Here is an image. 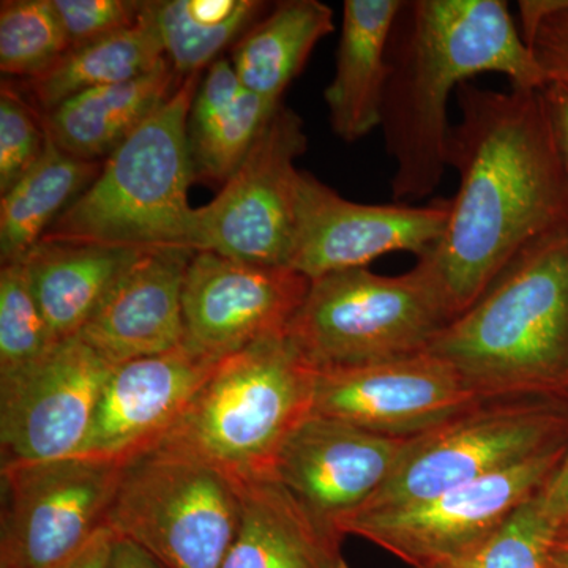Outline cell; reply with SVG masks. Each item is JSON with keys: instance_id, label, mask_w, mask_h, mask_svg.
<instances>
[{"instance_id": "cell-1", "label": "cell", "mask_w": 568, "mask_h": 568, "mask_svg": "<svg viewBox=\"0 0 568 568\" xmlns=\"http://www.w3.org/2000/svg\"><path fill=\"white\" fill-rule=\"evenodd\" d=\"M447 166L458 175L443 237L418 263L433 275L452 321L476 304L530 242L568 222L566 183L540 91H457Z\"/></svg>"}, {"instance_id": "cell-2", "label": "cell", "mask_w": 568, "mask_h": 568, "mask_svg": "<svg viewBox=\"0 0 568 568\" xmlns=\"http://www.w3.org/2000/svg\"><path fill=\"white\" fill-rule=\"evenodd\" d=\"M383 132L396 204L432 196L447 170L448 103L484 73L548 84L504 0H403L388 43Z\"/></svg>"}, {"instance_id": "cell-3", "label": "cell", "mask_w": 568, "mask_h": 568, "mask_svg": "<svg viewBox=\"0 0 568 568\" xmlns=\"http://www.w3.org/2000/svg\"><path fill=\"white\" fill-rule=\"evenodd\" d=\"M426 353L484 399L568 406V222L526 245Z\"/></svg>"}, {"instance_id": "cell-4", "label": "cell", "mask_w": 568, "mask_h": 568, "mask_svg": "<svg viewBox=\"0 0 568 568\" xmlns=\"http://www.w3.org/2000/svg\"><path fill=\"white\" fill-rule=\"evenodd\" d=\"M315 366L286 335L220 358L159 446L200 459L237 485L275 478L276 459L313 414Z\"/></svg>"}, {"instance_id": "cell-5", "label": "cell", "mask_w": 568, "mask_h": 568, "mask_svg": "<svg viewBox=\"0 0 568 568\" xmlns=\"http://www.w3.org/2000/svg\"><path fill=\"white\" fill-rule=\"evenodd\" d=\"M201 74L178 91L103 162L95 181L55 220L41 241L121 248L193 250V182L186 121ZM194 252V250H193Z\"/></svg>"}, {"instance_id": "cell-6", "label": "cell", "mask_w": 568, "mask_h": 568, "mask_svg": "<svg viewBox=\"0 0 568 568\" xmlns=\"http://www.w3.org/2000/svg\"><path fill=\"white\" fill-rule=\"evenodd\" d=\"M452 323L425 264L403 275L368 268L312 280L286 338L316 369L379 364L425 353Z\"/></svg>"}, {"instance_id": "cell-7", "label": "cell", "mask_w": 568, "mask_h": 568, "mask_svg": "<svg viewBox=\"0 0 568 568\" xmlns=\"http://www.w3.org/2000/svg\"><path fill=\"white\" fill-rule=\"evenodd\" d=\"M241 517L230 478L200 459L153 447L125 466L106 528L164 568H223Z\"/></svg>"}, {"instance_id": "cell-8", "label": "cell", "mask_w": 568, "mask_h": 568, "mask_svg": "<svg viewBox=\"0 0 568 568\" xmlns=\"http://www.w3.org/2000/svg\"><path fill=\"white\" fill-rule=\"evenodd\" d=\"M567 443L568 406L541 399H488L417 436L390 480L351 515L424 503Z\"/></svg>"}, {"instance_id": "cell-9", "label": "cell", "mask_w": 568, "mask_h": 568, "mask_svg": "<svg viewBox=\"0 0 568 568\" xmlns=\"http://www.w3.org/2000/svg\"><path fill=\"white\" fill-rule=\"evenodd\" d=\"M567 444L500 473L440 493L424 503L349 515L336 521L413 568H443L465 558L519 507L540 495L558 469Z\"/></svg>"}, {"instance_id": "cell-10", "label": "cell", "mask_w": 568, "mask_h": 568, "mask_svg": "<svg viewBox=\"0 0 568 568\" xmlns=\"http://www.w3.org/2000/svg\"><path fill=\"white\" fill-rule=\"evenodd\" d=\"M126 465L95 457L0 469V568H62L103 528Z\"/></svg>"}, {"instance_id": "cell-11", "label": "cell", "mask_w": 568, "mask_h": 568, "mask_svg": "<svg viewBox=\"0 0 568 568\" xmlns=\"http://www.w3.org/2000/svg\"><path fill=\"white\" fill-rule=\"evenodd\" d=\"M308 148L304 122L282 104L220 193L194 215V252L286 265L294 230L295 160Z\"/></svg>"}, {"instance_id": "cell-12", "label": "cell", "mask_w": 568, "mask_h": 568, "mask_svg": "<svg viewBox=\"0 0 568 568\" xmlns=\"http://www.w3.org/2000/svg\"><path fill=\"white\" fill-rule=\"evenodd\" d=\"M447 219L448 200L426 205L354 203L301 171L287 267L316 280L366 268L388 253H413L420 260L443 237Z\"/></svg>"}, {"instance_id": "cell-13", "label": "cell", "mask_w": 568, "mask_h": 568, "mask_svg": "<svg viewBox=\"0 0 568 568\" xmlns=\"http://www.w3.org/2000/svg\"><path fill=\"white\" fill-rule=\"evenodd\" d=\"M114 365L80 336L0 376L2 466L80 454Z\"/></svg>"}, {"instance_id": "cell-14", "label": "cell", "mask_w": 568, "mask_h": 568, "mask_svg": "<svg viewBox=\"0 0 568 568\" xmlns=\"http://www.w3.org/2000/svg\"><path fill=\"white\" fill-rule=\"evenodd\" d=\"M481 398L454 366L429 353L317 369L313 414L394 437L433 432Z\"/></svg>"}, {"instance_id": "cell-15", "label": "cell", "mask_w": 568, "mask_h": 568, "mask_svg": "<svg viewBox=\"0 0 568 568\" xmlns=\"http://www.w3.org/2000/svg\"><path fill=\"white\" fill-rule=\"evenodd\" d=\"M310 284L286 265L196 252L183 282V343L220 361L261 339L286 335Z\"/></svg>"}, {"instance_id": "cell-16", "label": "cell", "mask_w": 568, "mask_h": 568, "mask_svg": "<svg viewBox=\"0 0 568 568\" xmlns=\"http://www.w3.org/2000/svg\"><path fill=\"white\" fill-rule=\"evenodd\" d=\"M416 440L417 436L377 435L312 414L280 452L275 480L336 525L390 480Z\"/></svg>"}, {"instance_id": "cell-17", "label": "cell", "mask_w": 568, "mask_h": 568, "mask_svg": "<svg viewBox=\"0 0 568 568\" xmlns=\"http://www.w3.org/2000/svg\"><path fill=\"white\" fill-rule=\"evenodd\" d=\"M216 364L219 358L182 343L166 353L114 365L78 455L129 465L152 450L178 424Z\"/></svg>"}, {"instance_id": "cell-18", "label": "cell", "mask_w": 568, "mask_h": 568, "mask_svg": "<svg viewBox=\"0 0 568 568\" xmlns=\"http://www.w3.org/2000/svg\"><path fill=\"white\" fill-rule=\"evenodd\" d=\"M194 253L189 248L140 253L78 336L111 365L181 346L183 282Z\"/></svg>"}, {"instance_id": "cell-19", "label": "cell", "mask_w": 568, "mask_h": 568, "mask_svg": "<svg viewBox=\"0 0 568 568\" xmlns=\"http://www.w3.org/2000/svg\"><path fill=\"white\" fill-rule=\"evenodd\" d=\"M242 517L223 568H349L342 532L275 478L237 485Z\"/></svg>"}, {"instance_id": "cell-20", "label": "cell", "mask_w": 568, "mask_h": 568, "mask_svg": "<svg viewBox=\"0 0 568 568\" xmlns=\"http://www.w3.org/2000/svg\"><path fill=\"white\" fill-rule=\"evenodd\" d=\"M403 0H345L335 74L324 91L332 132L345 142L381 129L388 43Z\"/></svg>"}, {"instance_id": "cell-21", "label": "cell", "mask_w": 568, "mask_h": 568, "mask_svg": "<svg viewBox=\"0 0 568 568\" xmlns=\"http://www.w3.org/2000/svg\"><path fill=\"white\" fill-rule=\"evenodd\" d=\"M282 104L248 91L230 59L212 63L201 78L186 121L193 182L223 186L230 181Z\"/></svg>"}, {"instance_id": "cell-22", "label": "cell", "mask_w": 568, "mask_h": 568, "mask_svg": "<svg viewBox=\"0 0 568 568\" xmlns=\"http://www.w3.org/2000/svg\"><path fill=\"white\" fill-rule=\"evenodd\" d=\"M140 253L121 246L41 241L22 260L55 342L81 334Z\"/></svg>"}, {"instance_id": "cell-23", "label": "cell", "mask_w": 568, "mask_h": 568, "mask_svg": "<svg viewBox=\"0 0 568 568\" xmlns=\"http://www.w3.org/2000/svg\"><path fill=\"white\" fill-rule=\"evenodd\" d=\"M182 78L168 59L136 80L91 89L43 114L52 141L69 155L104 162L171 99Z\"/></svg>"}, {"instance_id": "cell-24", "label": "cell", "mask_w": 568, "mask_h": 568, "mask_svg": "<svg viewBox=\"0 0 568 568\" xmlns=\"http://www.w3.org/2000/svg\"><path fill=\"white\" fill-rule=\"evenodd\" d=\"M334 29V11L323 2L275 3L235 43L230 59L235 77L261 99L282 104L284 92L304 71L317 43Z\"/></svg>"}, {"instance_id": "cell-25", "label": "cell", "mask_w": 568, "mask_h": 568, "mask_svg": "<svg viewBox=\"0 0 568 568\" xmlns=\"http://www.w3.org/2000/svg\"><path fill=\"white\" fill-rule=\"evenodd\" d=\"M164 59L151 2H145L132 28L70 48L50 70L22 81V88L41 114H48L78 93L144 77Z\"/></svg>"}, {"instance_id": "cell-26", "label": "cell", "mask_w": 568, "mask_h": 568, "mask_svg": "<svg viewBox=\"0 0 568 568\" xmlns=\"http://www.w3.org/2000/svg\"><path fill=\"white\" fill-rule=\"evenodd\" d=\"M102 168L103 162H88L63 152L47 132V145L39 162L2 194V264L24 260L55 220L95 181Z\"/></svg>"}, {"instance_id": "cell-27", "label": "cell", "mask_w": 568, "mask_h": 568, "mask_svg": "<svg viewBox=\"0 0 568 568\" xmlns=\"http://www.w3.org/2000/svg\"><path fill=\"white\" fill-rule=\"evenodd\" d=\"M164 58L179 78L203 73L268 11L260 0H155L151 2Z\"/></svg>"}, {"instance_id": "cell-28", "label": "cell", "mask_w": 568, "mask_h": 568, "mask_svg": "<svg viewBox=\"0 0 568 568\" xmlns=\"http://www.w3.org/2000/svg\"><path fill=\"white\" fill-rule=\"evenodd\" d=\"M52 0L0 3V70L22 81L51 69L70 50Z\"/></svg>"}, {"instance_id": "cell-29", "label": "cell", "mask_w": 568, "mask_h": 568, "mask_svg": "<svg viewBox=\"0 0 568 568\" xmlns=\"http://www.w3.org/2000/svg\"><path fill=\"white\" fill-rule=\"evenodd\" d=\"M22 261L0 271V376L33 364L58 345Z\"/></svg>"}, {"instance_id": "cell-30", "label": "cell", "mask_w": 568, "mask_h": 568, "mask_svg": "<svg viewBox=\"0 0 568 568\" xmlns=\"http://www.w3.org/2000/svg\"><path fill=\"white\" fill-rule=\"evenodd\" d=\"M558 541L538 495L469 555L443 568H549Z\"/></svg>"}, {"instance_id": "cell-31", "label": "cell", "mask_w": 568, "mask_h": 568, "mask_svg": "<svg viewBox=\"0 0 568 568\" xmlns=\"http://www.w3.org/2000/svg\"><path fill=\"white\" fill-rule=\"evenodd\" d=\"M47 126L28 93L11 81L0 88V193L9 192L39 162Z\"/></svg>"}, {"instance_id": "cell-32", "label": "cell", "mask_w": 568, "mask_h": 568, "mask_svg": "<svg viewBox=\"0 0 568 568\" xmlns=\"http://www.w3.org/2000/svg\"><path fill=\"white\" fill-rule=\"evenodd\" d=\"M523 39L545 80L568 85V0H521Z\"/></svg>"}, {"instance_id": "cell-33", "label": "cell", "mask_w": 568, "mask_h": 568, "mask_svg": "<svg viewBox=\"0 0 568 568\" xmlns=\"http://www.w3.org/2000/svg\"><path fill=\"white\" fill-rule=\"evenodd\" d=\"M70 47L91 43L132 28L140 21L141 0H52Z\"/></svg>"}, {"instance_id": "cell-34", "label": "cell", "mask_w": 568, "mask_h": 568, "mask_svg": "<svg viewBox=\"0 0 568 568\" xmlns=\"http://www.w3.org/2000/svg\"><path fill=\"white\" fill-rule=\"evenodd\" d=\"M540 95L558 152L568 201V85L549 82L541 89Z\"/></svg>"}, {"instance_id": "cell-35", "label": "cell", "mask_w": 568, "mask_h": 568, "mask_svg": "<svg viewBox=\"0 0 568 568\" xmlns=\"http://www.w3.org/2000/svg\"><path fill=\"white\" fill-rule=\"evenodd\" d=\"M541 510L558 532V545H568V446L562 462L540 493Z\"/></svg>"}, {"instance_id": "cell-36", "label": "cell", "mask_w": 568, "mask_h": 568, "mask_svg": "<svg viewBox=\"0 0 568 568\" xmlns=\"http://www.w3.org/2000/svg\"><path fill=\"white\" fill-rule=\"evenodd\" d=\"M114 534L103 528L84 548L62 568H108Z\"/></svg>"}, {"instance_id": "cell-37", "label": "cell", "mask_w": 568, "mask_h": 568, "mask_svg": "<svg viewBox=\"0 0 568 568\" xmlns=\"http://www.w3.org/2000/svg\"><path fill=\"white\" fill-rule=\"evenodd\" d=\"M108 568H164L145 549L133 541L114 536L112 540L110 566Z\"/></svg>"}, {"instance_id": "cell-38", "label": "cell", "mask_w": 568, "mask_h": 568, "mask_svg": "<svg viewBox=\"0 0 568 568\" xmlns=\"http://www.w3.org/2000/svg\"><path fill=\"white\" fill-rule=\"evenodd\" d=\"M549 568H568V547L558 545V547L555 548Z\"/></svg>"}, {"instance_id": "cell-39", "label": "cell", "mask_w": 568, "mask_h": 568, "mask_svg": "<svg viewBox=\"0 0 568 568\" xmlns=\"http://www.w3.org/2000/svg\"><path fill=\"white\" fill-rule=\"evenodd\" d=\"M562 547H568V545H562Z\"/></svg>"}]
</instances>
